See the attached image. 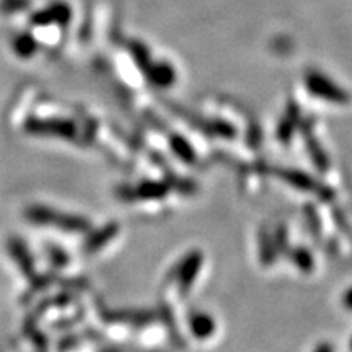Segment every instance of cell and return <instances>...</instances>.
<instances>
[{
  "label": "cell",
  "instance_id": "1",
  "mask_svg": "<svg viewBox=\"0 0 352 352\" xmlns=\"http://www.w3.org/2000/svg\"><path fill=\"white\" fill-rule=\"evenodd\" d=\"M191 328L195 331L196 336L199 338H206L209 334H212L214 331V321L210 316L206 315H196L195 318L191 320Z\"/></svg>",
  "mask_w": 352,
  "mask_h": 352
},
{
  "label": "cell",
  "instance_id": "2",
  "mask_svg": "<svg viewBox=\"0 0 352 352\" xmlns=\"http://www.w3.org/2000/svg\"><path fill=\"white\" fill-rule=\"evenodd\" d=\"M344 302H346V305H347V307L352 308V289L349 290V292L346 294V297H344Z\"/></svg>",
  "mask_w": 352,
  "mask_h": 352
},
{
  "label": "cell",
  "instance_id": "3",
  "mask_svg": "<svg viewBox=\"0 0 352 352\" xmlns=\"http://www.w3.org/2000/svg\"><path fill=\"white\" fill-rule=\"evenodd\" d=\"M316 352H333V347L329 344H321Z\"/></svg>",
  "mask_w": 352,
  "mask_h": 352
},
{
  "label": "cell",
  "instance_id": "4",
  "mask_svg": "<svg viewBox=\"0 0 352 352\" xmlns=\"http://www.w3.org/2000/svg\"><path fill=\"white\" fill-rule=\"evenodd\" d=\"M351 347H352V342H351Z\"/></svg>",
  "mask_w": 352,
  "mask_h": 352
}]
</instances>
